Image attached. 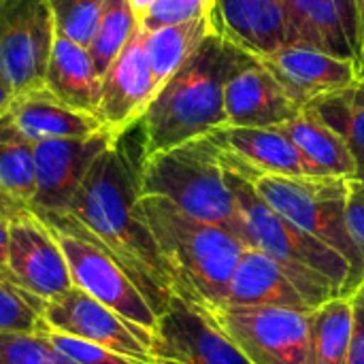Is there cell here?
Masks as SVG:
<instances>
[{
  "mask_svg": "<svg viewBox=\"0 0 364 364\" xmlns=\"http://www.w3.org/2000/svg\"><path fill=\"white\" fill-rule=\"evenodd\" d=\"M132 132L134 126L117 134L94 160L68 211L45 222L68 224L98 241L160 318L173 296V284L139 209L145 145L143 132L136 141Z\"/></svg>",
  "mask_w": 364,
  "mask_h": 364,
  "instance_id": "obj_1",
  "label": "cell"
},
{
  "mask_svg": "<svg viewBox=\"0 0 364 364\" xmlns=\"http://www.w3.org/2000/svg\"><path fill=\"white\" fill-rule=\"evenodd\" d=\"M250 55L218 30L211 32L188 62L158 87L143 113L139 124L145 156L226 126V83Z\"/></svg>",
  "mask_w": 364,
  "mask_h": 364,
  "instance_id": "obj_2",
  "label": "cell"
},
{
  "mask_svg": "<svg viewBox=\"0 0 364 364\" xmlns=\"http://www.w3.org/2000/svg\"><path fill=\"white\" fill-rule=\"evenodd\" d=\"M141 215L156 241L173 294L218 318L245 245L226 228L196 220L162 196L139 198Z\"/></svg>",
  "mask_w": 364,
  "mask_h": 364,
  "instance_id": "obj_3",
  "label": "cell"
},
{
  "mask_svg": "<svg viewBox=\"0 0 364 364\" xmlns=\"http://www.w3.org/2000/svg\"><path fill=\"white\" fill-rule=\"evenodd\" d=\"M224 166V164H222ZM241 224V243L271 256L314 309L333 296H350L348 260L271 209L254 186L226 171Z\"/></svg>",
  "mask_w": 364,
  "mask_h": 364,
  "instance_id": "obj_4",
  "label": "cell"
},
{
  "mask_svg": "<svg viewBox=\"0 0 364 364\" xmlns=\"http://www.w3.org/2000/svg\"><path fill=\"white\" fill-rule=\"evenodd\" d=\"M218 145V143H215ZM226 171L247 179L258 196L303 232L339 252L350 264V294L364 279V258L348 228V179L331 175L262 173L220 147Z\"/></svg>",
  "mask_w": 364,
  "mask_h": 364,
  "instance_id": "obj_5",
  "label": "cell"
},
{
  "mask_svg": "<svg viewBox=\"0 0 364 364\" xmlns=\"http://www.w3.org/2000/svg\"><path fill=\"white\" fill-rule=\"evenodd\" d=\"M141 194L162 196L183 213L218 224L241 241L237 200L220 160V147L209 134L145 156Z\"/></svg>",
  "mask_w": 364,
  "mask_h": 364,
  "instance_id": "obj_6",
  "label": "cell"
},
{
  "mask_svg": "<svg viewBox=\"0 0 364 364\" xmlns=\"http://www.w3.org/2000/svg\"><path fill=\"white\" fill-rule=\"evenodd\" d=\"M49 226L66 256L73 286L81 288L92 299L113 309L145 335L154 337L158 314L128 277V273L117 264V260L83 230L58 222Z\"/></svg>",
  "mask_w": 364,
  "mask_h": 364,
  "instance_id": "obj_7",
  "label": "cell"
},
{
  "mask_svg": "<svg viewBox=\"0 0 364 364\" xmlns=\"http://www.w3.org/2000/svg\"><path fill=\"white\" fill-rule=\"evenodd\" d=\"M215 320L252 364H314L305 311L226 307Z\"/></svg>",
  "mask_w": 364,
  "mask_h": 364,
  "instance_id": "obj_8",
  "label": "cell"
},
{
  "mask_svg": "<svg viewBox=\"0 0 364 364\" xmlns=\"http://www.w3.org/2000/svg\"><path fill=\"white\" fill-rule=\"evenodd\" d=\"M53 38L47 0H0V81L15 96L43 87Z\"/></svg>",
  "mask_w": 364,
  "mask_h": 364,
  "instance_id": "obj_9",
  "label": "cell"
},
{
  "mask_svg": "<svg viewBox=\"0 0 364 364\" xmlns=\"http://www.w3.org/2000/svg\"><path fill=\"white\" fill-rule=\"evenodd\" d=\"M154 364H252L215 318L171 296L151 337Z\"/></svg>",
  "mask_w": 364,
  "mask_h": 364,
  "instance_id": "obj_10",
  "label": "cell"
},
{
  "mask_svg": "<svg viewBox=\"0 0 364 364\" xmlns=\"http://www.w3.org/2000/svg\"><path fill=\"white\" fill-rule=\"evenodd\" d=\"M43 320L49 331L60 335L81 339L134 360L151 363V337L77 286L47 301Z\"/></svg>",
  "mask_w": 364,
  "mask_h": 364,
  "instance_id": "obj_11",
  "label": "cell"
},
{
  "mask_svg": "<svg viewBox=\"0 0 364 364\" xmlns=\"http://www.w3.org/2000/svg\"><path fill=\"white\" fill-rule=\"evenodd\" d=\"M9 273L21 290L41 303L73 288L70 269L55 232L30 209L17 213L9 224Z\"/></svg>",
  "mask_w": 364,
  "mask_h": 364,
  "instance_id": "obj_12",
  "label": "cell"
},
{
  "mask_svg": "<svg viewBox=\"0 0 364 364\" xmlns=\"http://www.w3.org/2000/svg\"><path fill=\"white\" fill-rule=\"evenodd\" d=\"M115 136L100 132L83 139H49L34 143L36 194L30 211L41 220L62 218L94 160Z\"/></svg>",
  "mask_w": 364,
  "mask_h": 364,
  "instance_id": "obj_13",
  "label": "cell"
},
{
  "mask_svg": "<svg viewBox=\"0 0 364 364\" xmlns=\"http://www.w3.org/2000/svg\"><path fill=\"white\" fill-rule=\"evenodd\" d=\"M156 90L158 85L145 51V32L139 23L128 45L100 77L96 115L117 136L141 122Z\"/></svg>",
  "mask_w": 364,
  "mask_h": 364,
  "instance_id": "obj_14",
  "label": "cell"
},
{
  "mask_svg": "<svg viewBox=\"0 0 364 364\" xmlns=\"http://www.w3.org/2000/svg\"><path fill=\"white\" fill-rule=\"evenodd\" d=\"M288 28L290 43L358 64L364 49V0H292Z\"/></svg>",
  "mask_w": 364,
  "mask_h": 364,
  "instance_id": "obj_15",
  "label": "cell"
},
{
  "mask_svg": "<svg viewBox=\"0 0 364 364\" xmlns=\"http://www.w3.org/2000/svg\"><path fill=\"white\" fill-rule=\"evenodd\" d=\"M299 105L307 107L318 96L337 92L358 81V64L322 49L290 43L275 51L254 55Z\"/></svg>",
  "mask_w": 364,
  "mask_h": 364,
  "instance_id": "obj_16",
  "label": "cell"
},
{
  "mask_svg": "<svg viewBox=\"0 0 364 364\" xmlns=\"http://www.w3.org/2000/svg\"><path fill=\"white\" fill-rule=\"evenodd\" d=\"M301 111L303 107L286 94L279 81L254 55L226 83V126L277 128Z\"/></svg>",
  "mask_w": 364,
  "mask_h": 364,
  "instance_id": "obj_17",
  "label": "cell"
},
{
  "mask_svg": "<svg viewBox=\"0 0 364 364\" xmlns=\"http://www.w3.org/2000/svg\"><path fill=\"white\" fill-rule=\"evenodd\" d=\"M215 30L252 55L290 43L288 6L284 0H215Z\"/></svg>",
  "mask_w": 364,
  "mask_h": 364,
  "instance_id": "obj_18",
  "label": "cell"
},
{
  "mask_svg": "<svg viewBox=\"0 0 364 364\" xmlns=\"http://www.w3.org/2000/svg\"><path fill=\"white\" fill-rule=\"evenodd\" d=\"M226 307H284L309 314L305 296L277 260L245 247L228 286Z\"/></svg>",
  "mask_w": 364,
  "mask_h": 364,
  "instance_id": "obj_19",
  "label": "cell"
},
{
  "mask_svg": "<svg viewBox=\"0 0 364 364\" xmlns=\"http://www.w3.org/2000/svg\"><path fill=\"white\" fill-rule=\"evenodd\" d=\"M9 111L32 145L49 139H83L109 132L98 115L64 105L45 87L17 94Z\"/></svg>",
  "mask_w": 364,
  "mask_h": 364,
  "instance_id": "obj_20",
  "label": "cell"
},
{
  "mask_svg": "<svg viewBox=\"0 0 364 364\" xmlns=\"http://www.w3.org/2000/svg\"><path fill=\"white\" fill-rule=\"evenodd\" d=\"M209 136L218 147L235 154L239 160L256 171L273 175H318L314 166L303 158L299 147L290 136L277 128H243V126H222Z\"/></svg>",
  "mask_w": 364,
  "mask_h": 364,
  "instance_id": "obj_21",
  "label": "cell"
},
{
  "mask_svg": "<svg viewBox=\"0 0 364 364\" xmlns=\"http://www.w3.org/2000/svg\"><path fill=\"white\" fill-rule=\"evenodd\" d=\"M43 87L64 105L96 115L100 75L87 47L55 34L43 77Z\"/></svg>",
  "mask_w": 364,
  "mask_h": 364,
  "instance_id": "obj_22",
  "label": "cell"
},
{
  "mask_svg": "<svg viewBox=\"0 0 364 364\" xmlns=\"http://www.w3.org/2000/svg\"><path fill=\"white\" fill-rule=\"evenodd\" d=\"M290 141L299 147L303 158L318 175L356 179V158L348 141L311 107H305L294 119L279 126Z\"/></svg>",
  "mask_w": 364,
  "mask_h": 364,
  "instance_id": "obj_23",
  "label": "cell"
},
{
  "mask_svg": "<svg viewBox=\"0 0 364 364\" xmlns=\"http://www.w3.org/2000/svg\"><path fill=\"white\" fill-rule=\"evenodd\" d=\"M143 32H145L147 60L156 85L160 87L188 62V58L198 49V45L211 32H215V26L211 17H198V19L160 26L154 30L143 28Z\"/></svg>",
  "mask_w": 364,
  "mask_h": 364,
  "instance_id": "obj_24",
  "label": "cell"
},
{
  "mask_svg": "<svg viewBox=\"0 0 364 364\" xmlns=\"http://www.w3.org/2000/svg\"><path fill=\"white\" fill-rule=\"evenodd\" d=\"M314 364H346L352 333L354 309L350 296H333L307 314Z\"/></svg>",
  "mask_w": 364,
  "mask_h": 364,
  "instance_id": "obj_25",
  "label": "cell"
},
{
  "mask_svg": "<svg viewBox=\"0 0 364 364\" xmlns=\"http://www.w3.org/2000/svg\"><path fill=\"white\" fill-rule=\"evenodd\" d=\"M0 190L23 209L36 194L34 145L21 134L11 111L0 115Z\"/></svg>",
  "mask_w": 364,
  "mask_h": 364,
  "instance_id": "obj_26",
  "label": "cell"
},
{
  "mask_svg": "<svg viewBox=\"0 0 364 364\" xmlns=\"http://www.w3.org/2000/svg\"><path fill=\"white\" fill-rule=\"evenodd\" d=\"M307 107L341 132L356 158V179L364 181V81L358 79L348 87L318 96Z\"/></svg>",
  "mask_w": 364,
  "mask_h": 364,
  "instance_id": "obj_27",
  "label": "cell"
},
{
  "mask_svg": "<svg viewBox=\"0 0 364 364\" xmlns=\"http://www.w3.org/2000/svg\"><path fill=\"white\" fill-rule=\"evenodd\" d=\"M139 28V17L134 15L128 0H109L100 17V23L94 32V38L87 45V51L94 60L98 75L102 77L113 60L132 38Z\"/></svg>",
  "mask_w": 364,
  "mask_h": 364,
  "instance_id": "obj_28",
  "label": "cell"
},
{
  "mask_svg": "<svg viewBox=\"0 0 364 364\" xmlns=\"http://www.w3.org/2000/svg\"><path fill=\"white\" fill-rule=\"evenodd\" d=\"M38 299L0 275V335H38L49 331Z\"/></svg>",
  "mask_w": 364,
  "mask_h": 364,
  "instance_id": "obj_29",
  "label": "cell"
},
{
  "mask_svg": "<svg viewBox=\"0 0 364 364\" xmlns=\"http://www.w3.org/2000/svg\"><path fill=\"white\" fill-rule=\"evenodd\" d=\"M109 0H47L55 34L90 45Z\"/></svg>",
  "mask_w": 364,
  "mask_h": 364,
  "instance_id": "obj_30",
  "label": "cell"
},
{
  "mask_svg": "<svg viewBox=\"0 0 364 364\" xmlns=\"http://www.w3.org/2000/svg\"><path fill=\"white\" fill-rule=\"evenodd\" d=\"M0 364H77L64 356L45 333L0 335Z\"/></svg>",
  "mask_w": 364,
  "mask_h": 364,
  "instance_id": "obj_31",
  "label": "cell"
},
{
  "mask_svg": "<svg viewBox=\"0 0 364 364\" xmlns=\"http://www.w3.org/2000/svg\"><path fill=\"white\" fill-rule=\"evenodd\" d=\"M215 0H154L147 13L141 17V28L154 30L168 23H179L198 17L213 15Z\"/></svg>",
  "mask_w": 364,
  "mask_h": 364,
  "instance_id": "obj_32",
  "label": "cell"
},
{
  "mask_svg": "<svg viewBox=\"0 0 364 364\" xmlns=\"http://www.w3.org/2000/svg\"><path fill=\"white\" fill-rule=\"evenodd\" d=\"M45 335L64 356H68L77 364H151L128 358L124 354H117V352H111V350H105V348H98L92 343H85L75 337L60 335L55 331H45Z\"/></svg>",
  "mask_w": 364,
  "mask_h": 364,
  "instance_id": "obj_33",
  "label": "cell"
},
{
  "mask_svg": "<svg viewBox=\"0 0 364 364\" xmlns=\"http://www.w3.org/2000/svg\"><path fill=\"white\" fill-rule=\"evenodd\" d=\"M346 215H348V228L364 258V181L360 179H348Z\"/></svg>",
  "mask_w": 364,
  "mask_h": 364,
  "instance_id": "obj_34",
  "label": "cell"
},
{
  "mask_svg": "<svg viewBox=\"0 0 364 364\" xmlns=\"http://www.w3.org/2000/svg\"><path fill=\"white\" fill-rule=\"evenodd\" d=\"M350 299L354 309V333H352V346L346 364H364V279L350 294Z\"/></svg>",
  "mask_w": 364,
  "mask_h": 364,
  "instance_id": "obj_35",
  "label": "cell"
},
{
  "mask_svg": "<svg viewBox=\"0 0 364 364\" xmlns=\"http://www.w3.org/2000/svg\"><path fill=\"white\" fill-rule=\"evenodd\" d=\"M9 224H11V220L0 218V275L11 279V273H9Z\"/></svg>",
  "mask_w": 364,
  "mask_h": 364,
  "instance_id": "obj_36",
  "label": "cell"
},
{
  "mask_svg": "<svg viewBox=\"0 0 364 364\" xmlns=\"http://www.w3.org/2000/svg\"><path fill=\"white\" fill-rule=\"evenodd\" d=\"M26 211L21 205H17L13 198H9L2 190H0V218H6V220H13L17 213Z\"/></svg>",
  "mask_w": 364,
  "mask_h": 364,
  "instance_id": "obj_37",
  "label": "cell"
},
{
  "mask_svg": "<svg viewBox=\"0 0 364 364\" xmlns=\"http://www.w3.org/2000/svg\"><path fill=\"white\" fill-rule=\"evenodd\" d=\"M13 98H15V92H13L9 85H4V83L0 81V115L6 113V111L11 109Z\"/></svg>",
  "mask_w": 364,
  "mask_h": 364,
  "instance_id": "obj_38",
  "label": "cell"
},
{
  "mask_svg": "<svg viewBox=\"0 0 364 364\" xmlns=\"http://www.w3.org/2000/svg\"><path fill=\"white\" fill-rule=\"evenodd\" d=\"M128 2H130V6H132L134 15L139 17V21H141V17L147 13V9L154 4V0H128Z\"/></svg>",
  "mask_w": 364,
  "mask_h": 364,
  "instance_id": "obj_39",
  "label": "cell"
},
{
  "mask_svg": "<svg viewBox=\"0 0 364 364\" xmlns=\"http://www.w3.org/2000/svg\"><path fill=\"white\" fill-rule=\"evenodd\" d=\"M358 79L364 81V49L363 53H360V60H358Z\"/></svg>",
  "mask_w": 364,
  "mask_h": 364,
  "instance_id": "obj_40",
  "label": "cell"
},
{
  "mask_svg": "<svg viewBox=\"0 0 364 364\" xmlns=\"http://www.w3.org/2000/svg\"><path fill=\"white\" fill-rule=\"evenodd\" d=\"M290 2H292V0H284V4H286V6H288V4H290Z\"/></svg>",
  "mask_w": 364,
  "mask_h": 364,
  "instance_id": "obj_41",
  "label": "cell"
}]
</instances>
